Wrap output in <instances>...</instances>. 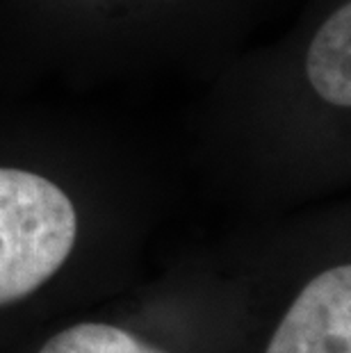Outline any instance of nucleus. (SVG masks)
I'll return each mask as SVG.
<instances>
[{"label":"nucleus","instance_id":"obj_2","mask_svg":"<svg viewBox=\"0 0 351 353\" xmlns=\"http://www.w3.org/2000/svg\"><path fill=\"white\" fill-rule=\"evenodd\" d=\"M267 353H351V267L322 272L301 290Z\"/></svg>","mask_w":351,"mask_h":353},{"label":"nucleus","instance_id":"obj_4","mask_svg":"<svg viewBox=\"0 0 351 353\" xmlns=\"http://www.w3.org/2000/svg\"><path fill=\"white\" fill-rule=\"evenodd\" d=\"M39 353H162L108 324H78L50 337Z\"/></svg>","mask_w":351,"mask_h":353},{"label":"nucleus","instance_id":"obj_3","mask_svg":"<svg viewBox=\"0 0 351 353\" xmlns=\"http://www.w3.org/2000/svg\"><path fill=\"white\" fill-rule=\"evenodd\" d=\"M305 76L319 99L351 105V5L338 7L312 37L305 52Z\"/></svg>","mask_w":351,"mask_h":353},{"label":"nucleus","instance_id":"obj_1","mask_svg":"<svg viewBox=\"0 0 351 353\" xmlns=\"http://www.w3.org/2000/svg\"><path fill=\"white\" fill-rule=\"evenodd\" d=\"M76 232V208L55 183L0 167V305L39 290L69 258Z\"/></svg>","mask_w":351,"mask_h":353}]
</instances>
